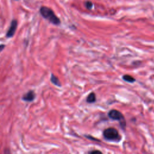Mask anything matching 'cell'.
Masks as SVG:
<instances>
[{
  "label": "cell",
  "instance_id": "cell-5",
  "mask_svg": "<svg viewBox=\"0 0 154 154\" xmlns=\"http://www.w3.org/2000/svg\"><path fill=\"white\" fill-rule=\"evenodd\" d=\"M36 97V94L33 90L28 91L26 94L22 96V100L26 102H32L34 100Z\"/></svg>",
  "mask_w": 154,
  "mask_h": 154
},
{
  "label": "cell",
  "instance_id": "cell-2",
  "mask_svg": "<svg viewBox=\"0 0 154 154\" xmlns=\"http://www.w3.org/2000/svg\"><path fill=\"white\" fill-rule=\"evenodd\" d=\"M103 136L107 140L116 141L120 140V136L117 130L114 128H109L103 132Z\"/></svg>",
  "mask_w": 154,
  "mask_h": 154
},
{
  "label": "cell",
  "instance_id": "cell-8",
  "mask_svg": "<svg viewBox=\"0 0 154 154\" xmlns=\"http://www.w3.org/2000/svg\"><path fill=\"white\" fill-rule=\"evenodd\" d=\"M123 80L128 82V83H134L136 81V79L133 78V77L129 75H125L123 76Z\"/></svg>",
  "mask_w": 154,
  "mask_h": 154
},
{
  "label": "cell",
  "instance_id": "cell-3",
  "mask_svg": "<svg viewBox=\"0 0 154 154\" xmlns=\"http://www.w3.org/2000/svg\"><path fill=\"white\" fill-rule=\"evenodd\" d=\"M108 116H109V117L112 120L119 121L120 124L121 125V126L122 128L126 126V122L124 116H123V115L120 111L116 110H111L109 112Z\"/></svg>",
  "mask_w": 154,
  "mask_h": 154
},
{
  "label": "cell",
  "instance_id": "cell-4",
  "mask_svg": "<svg viewBox=\"0 0 154 154\" xmlns=\"http://www.w3.org/2000/svg\"><path fill=\"white\" fill-rule=\"evenodd\" d=\"M17 26H18L17 20H15V19L13 20L11 22V24H10V28L8 30V32L6 34L7 38H12L15 32H16Z\"/></svg>",
  "mask_w": 154,
  "mask_h": 154
},
{
  "label": "cell",
  "instance_id": "cell-10",
  "mask_svg": "<svg viewBox=\"0 0 154 154\" xmlns=\"http://www.w3.org/2000/svg\"><path fill=\"white\" fill-rule=\"evenodd\" d=\"M89 153H101L102 152L99 151H90L89 152Z\"/></svg>",
  "mask_w": 154,
  "mask_h": 154
},
{
  "label": "cell",
  "instance_id": "cell-7",
  "mask_svg": "<svg viewBox=\"0 0 154 154\" xmlns=\"http://www.w3.org/2000/svg\"><path fill=\"white\" fill-rule=\"evenodd\" d=\"M96 95L95 94V93L93 92H92V93H90L88 96H87V99H86V101L87 103L89 104H91V103H94V102H96Z\"/></svg>",
  "mask_w": 154,
  "mask_h": 154
},
{
  "label": "cell",
  "instance_id": "cell-9",
  "mask_svg": "<svg viewBox=\"0 0 154 154\" xmlns=\"http://www.w3.org/2000/svg\"><path fill=\"white\" fill-rule=\"evenodd\" d=\"M86 7L88 9H91L92 7H93V4H92L90 1H87L85 3Z\"/></svg>",
  "mask_w": 154,
  "mask_h": 154
},
{
  "label": "cell",
  "instance_id": "cell-6",
  "mask_svg": "<svg viewBox=\"0 0 154 154\" xmlns=\"http://www.w3.org/2000/svg\"><path fill=\"white\" fill-rule=\"evenodd\" d=\"M51 81L52 82V83L56 86H58V87H61V84L60 83L59 79L57 78V76H55L53 74H51Z\"/></svg>",
  "mask_w": 154,
  "mask_h": 154
},
{
  "label": "cell",
  "instance_id": "cell-11",
  "mask_svg": "<svg viewBox=\"0 0 154 154\" xmlns=\"http://www.w3.org/2000/svg\"><path fill=\"white\" fill-rule=\"evenodd\" d=\"M4 47H5V45H3V44L1 45V47H0V48H1V51H2L3 50V49H4Z\"/></svg>",
  "mask_w": 154,
  "mask_h": 154
},
{
  "label": "cell",
  "instance_id": "cell-1",
  "mask_svg": "<svg viewBox=\"0 0 154 154\" xmlns=\"http://www.w3.org/2000/svg\"><path fill=\"white\" fill-rule=\"evenodd\" d=\"M40 14L46 19L48 20L52 24L58 25L60 24V19L56 16L54 12L51 9L47 7H42L40 9Z\"/></svg>",
  "mask_w": 154,
  "mask_h": 154
}]
</instances>
